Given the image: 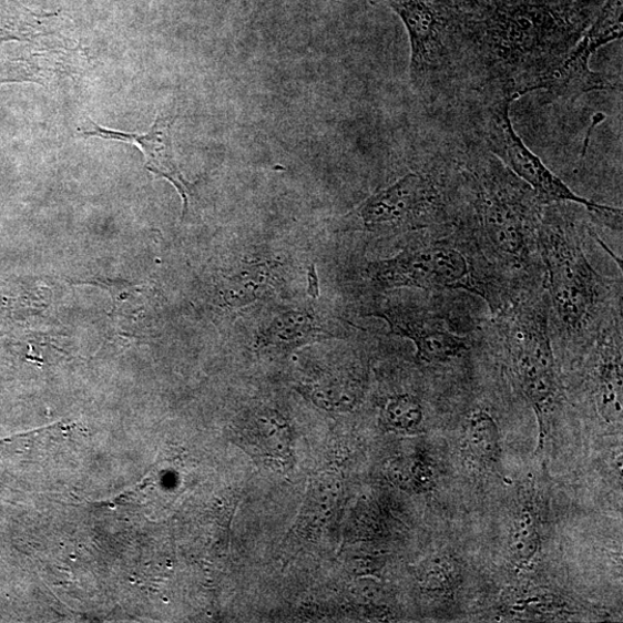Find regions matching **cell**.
Instances as JSON below:
<instances>
[{
  "label": "cell",
  "instance_id": "3",
  "mask_svg": "<svg viewBox=\"0 0 623 623\" xmlns=\"http://www.w3.org/2000/svg\"><path fill=\"white\" fill-rule=\"evenodd\" d=\"M517 98L508 93L490 106L487 144L491 155L522 181L542 204H575L603 217H621V210L592 203L576 194L524 144L511 120V105Z\"/></svg>",
  "mask_w": 623,
  "mask_h": 623
},
{
  "label": "cell",
  "instance_id": "2",
  "mask_svg": "<svg viewBox=\"0 0 623 623\" xmlns=\"http://www.w3.org/2000/svg\"><path fill=\"white\" fill-rule=\"evenodd\" d=\"M537 246L548 273V289L560 323L579 331L591 320L600 298V279L589 263L573 225L548 212L538 229Z\"/></svg>",
  "mask_w": 623,
  "mask_h": 623
},
{
  "label": "cell",
  "instance_id": "6",
  "mask_svg": "<svg viewBox=\"0 0 623 623\" xmlns=\"http://www.w3.org/2000/svg\"><path fill=\"white\" fill-rule=\"evenodd\" d=\"M402 19L411 44L410 78L422 95L435 93L456 65L460 51L447 34L435 0H374Z\"/></svg>",
  "mask_w": 623,
  "mask_h": 623
},
{
  "label": "cell",
  "instance_id": "10",
  "mask_svg": "<svg viewBox=\"0 0 623 623\" xmlns=\"http://www.w3.org/2000/svg\"><path fill=\"white\" fill-rule=\"evenodd\" d=\"M90 130H81L80 136H98L105 140L124 141L136 145L146 156V165L152 173L172 182L180 191L184 201V214L188 206V193L191 185L184 180L177 165L173 144L174 120L170 116H157L154 126L146 134L124 133L103 129L89 120Z\"/></svg>",
  "mask_w": 623,
  "mask_h": 623
},
{
  "label": "cell",
  "instance_id": "17",
  "mask_svg": "<svg viewBox=\"0 0 623 623\" xmlns=\"http://www.w3.org/2000/svg\"><path fill=\"white\" fill-rule=\"evenodd\" d=\"M461 580V570L455 559L441 556L430 561L421 571L420 583L428 591L448 593L455 590Z\"/></svg>",
  "mask_w": 623,
  "mask_h": 623
},
{
  "label": "cell",
  "instance_id": "19",
  "mask_svg": "<svg viewBox=\"0 0 623 623\" xmlns=\"http://www.w3.org/2000/svg\"><path fill=\"white\" fill-rule=\"evenodd\" d=\"M410 479L413 487L419 491H430L435 488V470L425 460L415 461L410 469Z\"/></svg>",
  "mask_w": 623,
  "mask_h": 623
},
{
  "label": "cell",
  "instance_id": "7",
  "mask_svg": "<svg viewBox=\"0 0 623 623\" xmlns=\"http://www.w3.org/2000/svg\"><path fill=\"white\" fill-rule=\"evenodd\" d=\"M621 37V24L600 16L572 50L531 81L528 91L544 90L553 99L574 101L584 94L612 90V79L593 72L590 61L594 52Z\"/></svg>",
  "mask_w": 623,
  "mask_h": 623
},
{
  "label": "cell",
  "instance_id": "13",
  "mask_svg": "<svg viewBox=\"0 0 623 623\" xmlns=\"http://www.w3.org/2000/svg\"><path fill=\"white\" fill-rule=\"evenodd\" d=\"M275 285V272L268 264H251L229 279L225 299L234 306L258 300Z\"/></svg>",
  "mask_w": 623,
  "mask_h": 623
},
{
  "label": "cell",
  "instance_id": "1",
  "mask_svg": "<svg viewBox=\"0 0 623 623\" xmlns=\"http://www.w3.org/2000/svg\"><path fill=\"white\" fill-rule=\"evenodd\" d=\"M484 162L476 185L478 226L499 257L525 265L537 245L542 203L493 155Z\"/></svg>",
  "mask_w": 623,
  "mask_h": 623
},
{
  "label": "cell",
  "instance_id": "20",
  "mask_svg": "<svg viewBox=\"0 0 623 623\" xmlns=\"http://www.w3.org/2000/svg\"><path fill=\"white\" fill-rule=\"evenodd\" d=\"M308 278H309V292L312 293L310 295L317 297L319 293V288L317 285V274L315 272V268H312L309 270Z\"/></svg>",
  "mask_w": 623,
  "mask_h": 623
},
{
  "label": "cell",
  "instance_id": "8",
  "mask_svg": "<svg viewBox=\"0 0 623 623\" xmlns=\"http://www.w3.org/2000/svg\"><path fill=\"white\" fill-rule=\"evenodd\" d=\"M439 205L433 182L412 173L368 197L356 215L366 231L389 232L427 224Z\"/></svg>",
  "mask_w": 623,
  "mask_h": 623
},
{
  "label": "cell",
  "instance_id": "11",
  "mask_svg": "<svg viewBox=\"0 0 623 623\" xmlns=\"http://www.w3.org/2000/svg\"><path fill=\"white\" fill-rule=\"evenodd\" d=\"M324 328L310 309L292 308L279 312L261 331L264 348H296L320 337Z\"/></svg>",
  "mask_w": 623,
  "mask_h": 623
},
{
  "label": "cell",
  "instance_id": "14",
  "mask_svg": "<svg viewBox=\"0 0 623 623\" xmlns=\"http://www.w3.org/2000/svg\"><path fill=\"white\" fill-rule=\"evenodd\" d=\"M467 441L473 455L483 461L496 462L500 456V431L493 416L477 410L467 421Z\"/></svg>",
  "mask_w": 623,
  "mask_h": 623
},
{
  "label": "cell",
  "instance_id": "9",
  "mask_svg": "<svg viewBox=\"0 0 623 623\" xmlns=\"http://www.w3.org/2000/svg\"><path fill=\"white\" fill-rule=\"evenodd\" d=\"M396 335L409 338L417 350V358L428 364H447L468 351L463 337L452 333L436 318L404 307H388L380 312Z\"/></svg>",
  "mask_w": 623,
  "mask_h": 623
},
{
  "label": "cell",
  "instance_id": "18",
  "mask_svg": "<svg viewBox=\"0 0 623 623\" xmlns=\"http://www.w3.org/2000/svg\"><path fill=\"white\" fill-rule=\"evenodd\" d=\"M540 547V531L529 511H522L515 520L511 535V551L519 562H528Z\"/></svg>",
  "mask_w": 623,
  "mask_h": 623
},
{
  "label": "cell",
  "instance_id": "12",
  "mask_svg": "<svg viewBox=\"0 0 623 623\" xmlns=\"http://www.w3.org/2000/svg\"><path fill=\"white\" fill-rule=\"evenodd\" d=\"M599 371V406L607 419H621L622 411V353L621 341L610 339L602 349Z\"/></svg>",
  "mask_w": 623,
  "mask_h": 623
},
{
  "label": "cell",
  "instance_id": "4",
  "mask_svg": "<svg viewBox=\"0 0 623 623\" xmlns=\"http://www.w3.org/2000/svg\"><path fill=\"white\" fill-rule=\"evenodd\" d=\"M368 275L385 289H463L489 296L466 254L445 243L409 247L394 258L372 264Z\"/></svg>",
  "mask_w": 623,
  "mask_h": 623
},
{
  "label": "cell",
  "instance_id": "5",
  "mask_svg": "<svg viewBox=\"0 0 623 623\" xmlns=\"http://www.w3.org/2000/svg\"><path fill=\"white\" fill-rule=\"evenodd\" d=\"M507 343L522 389L533 407L541 427L558 398L555 361L547 310L523 309L507 333Z\"/></svg>",
  "mask_w": 623,
  "mask_h": 623
},
{
  "label": "cell",
  "instance_id": "16",
  "mask_svg": "<svg viewBox=\"0 0 623 623\" xmlns=\"http://www.w3.org/2000/svg\"><path fill=\"white\" fill-rule=\"evenodd\" d=\"M382 418L388 429L411 433L422 423L423 408L415 396L398 395L387 401Z\"/></svg>",
  "mask_w": 623,
  "mask_h": 623
},
{
  "label": "cell",
  "instance_id": "15",
  "mask_svg": "<svg viewBox=\"0 0 623 623\" xmlns=\"http://www.w3.org/2000/svg\"><path fill=\"white\" fill-rule=\"evenodd\" d=\"M310 398L320 408L349 411L361 398V384L349 377L328 378L314 386Z\"/></svg>",
  "mask_w": 623,
  "mask_h": 623
}]
</instances>
